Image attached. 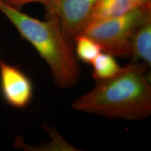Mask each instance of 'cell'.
Masks as SVG:
<instances>
[{
	"label": "cell",
	"instance_id": "cell-1",
	"mask_svg": "<svg viewBox=\"0 0 151 151\" xmlns=\"http://www.w3.org/2000/svg\"><path fill=\"white\" fill-rule=\"evenodd\" d=\"M148 66L133 62L114 76L97 81L87 93L71 104L76 111L107 118L142 120L151 114V87Z\"/></svg>",
	"mask_w": 151,
	"mask_h": 151
},
{
	"label": "cell",
	"instance_id": "cell-2",
	"mask_svg": "<svg viewBox=\"0 0 151 151\" xmlns=\"http://www.w3.org/2000/svg\"><path fill=\"white\" fill-rule=\"evenodd\" d=\"M0 12L46 62L57 86L66 89L76 85L81 71L73 41L66 37L57 18L46 16L44 20H39L1 1Z\"/></svg>",
	"mask_w": 151,
	"mask_h": 151
},
{
	"label": "cell",
	"instance_id": "cell-3",
	"mask_svg": "<svg viewBox=\"0 0 151 151\" xmlns=\"http://www.w3.org/2000/svg\"><path fill=\"white\" fill-rule=\"evenodd\" d=\"M151 20V4L139 6L123 16L92 22L78 35L95 41L102 51L126 58L131 55V40L138 27Z\"/></svg>",
	"mask_w": 151,
	"mask_h": 151
},
{
	"label": "cell",
	"instance_id": "cell-4",
	"mask_svg": "<svg viewBox=\"0 0 151 151\" xmlns=\"http://www.w3.org/2000/svg\"><path fill=\"white\" fill-rule=\"evenodd\" d=\"M97 0H50L45 6L46 16H53L66 37L73 39L88 23Z\"/></svg>",
	"mask_w": 151,
	"mask_h": 151
},
{
	"label": "cell",
	"instance_id": "cell-5",
	"mask_svg": "<svg viewBox=\"0 0 151 151\" xmlns=\"http://www.w3.org/2000/svg\"><path fill=\"white\" fill-rule=\"evenodd\" d=\"M0 90L6 102L15 109L26 108L33 98L32 81L27 73L1 59Z\"/></svg>",
	"mask_w": 151,
	"mask_h": 151
},
{
	"label": "cell",
	"instance_id": "cell-6",
	"mask_svg": "<svg viewBox=\"0 0 151 151\" xmlns=\"http://www.w3.org/2000/svg\"><path fill=\"white\" fill-rule=\"evenodd\" d=\"M137 7L129 0H97L87 24L123 16Z\"/></svg>",
	"mask_w": 151,
	"mask_h": 151
},
{
	"label": "cell",
	"instance_id": "cell-7",
	"mask_svg": "<svg viewBox=\"0 0 151 151\" xmlns=\"http://www.w3.org/2000/svg\"><path fill=\"white\" fill-rule=\"evenodd\" d=\"M131 55L133 62L142 60L143 64H151V20L137 28L131 40Z\"/></svg>",
	"mask_w": 151,
	"mask_h": 151
},
{
	"label": "cell",
	"instance_id": "cell-8",
	"mask_svg": "<svg viewBox=\"0 0 151 151\" xmlns=\"http://www.w3.org/2000/svg\"><path fill=\"white\" fill-rule=\"evenodd\" d=\"M92 65V77L96 81L108 79L121 70L115 56L108 52H100L94 59Z\"/></svg>",
	"mask_w": 151,
	"mask_h": 151
},
{
	"label": "cell",
	"instance_id": "cell-9",
	"mask_svg": "<svg viewBox=\"0 0 151 151\" xmlns=\"http://www.w3.org/2000/svg\"><path fill=\"white\" fill-rule=\"evenodd\" d=\"M73 46L77 59L84 63L92 65L98 55L102 51L101 46L93 39L83 35H77L73 39Z\"/></svg>",
	"mask_w": 151,
	"mask_h": 151
},
{
	"label": "cell",
	"instance_id": "cell-10",
	"mask_svg": "<svg viewBox=\"0 0 151 151\" xmlns=\"http://www.w3.org/2000/svg\"><path fill=\"white\" fill-rule=\"evenodd\" d=\"M6 4L10 6L13 8L21 10L22 8L24 6L33 3L41 4L43 6L48 4V3L50 0H0Z\"/></svg>",
	"mask_w": 151,
	"mask_h": 151
},
{
	"label": "cell",
	"instance_id": "cell-11",
	"mask_svg": "<svg viewBox=\"0 0 151 151\" xmlns=\"http://www.w3.org/2000/svg\"><path fill=\"white\" fill-rule=\"evenodd\" d=\"M129 1L137 6H143L151 4V0H129Z\"/></svg>",
	"mask_w": 151,
	"mask_h": 151
}]
</instances>
